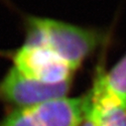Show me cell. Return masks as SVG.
I'll use <instances>...</instances> for the list:
<instances>
[{
	"label": "cell",
	"instance_id": "obj_1",
	"mask_svg": "<svg viewBox=\"0 0 126 126\" xmlns=\"http://www.w3.org/2000/svg\"><path fill=\"white\" fill-rule=\"evenodd\" d=\"M24 44L49 49L76 71L106 41L102 30L63 20L24 15Z\"/></svg>",
	"mask_w": 126,
	"mask_h": 126
},
{
	"label": "cell",
	"instance_id": "obj_2",
	"mask_svg": "<svg viewBox=\"0 0 126 126\" xmlns=\"http://www.w3.org/2000/svg\"><path fill=\"white\" fill-rule=\"evenodd\" d=\"M90 108L88 92L80 97L65 96L17 108L0 121V126H79Z\"/></svg>",
	"mask_w": 126,
	"mask_h": 126
},
{
	"label": "cell",
	"instance_id": "obj_3",
	"mask_svg": "<svg viewBox=\"0 0 126 126\" xmlns=\"http://www.w3.org/2000/svg\"><path fill=\"white\" fill-rule=\"evenodd\" d=\"M13 66L24 77L40 82L58 84L73 80L76 72L67 62L41 46L22 44L6 53Z\"/></svg>",
	"mask_w": 126,
	"mask_h": 126
},
{
	"label": "cell",
	"instance_id": "obj_4",
	"mask_svg": "<svg viewBox=\"0 0 126 126\" xmlns=\"http://www.w3.org/2000/svg\"><path fill=\"white\" fill-rule=\"evenodd\" d=\"M72 81L49 84L28 79L11 67L0 80V100L17 105L18 108L65 97Z\"/></svg>",
	"mask_w": 126,
	"mask_h": 126
},
{
	"label": "cell",
	"instance_id": "obj_5",
	"mask_svg": "<svg viewBox=\"0 0 126 126\" xmlns=\"http://www.w3.org/2000/svg\"><path fill=\"white\" fill-rule=\"evenodd\" d=\"M105 89L126 103V53L108 71H98Z\"/></svg>",
	"mask_w": 126,
	"mask_h": 126
},
{
	"label": "cell",
	"instance_id": "obj_6",
	"mask_svg": "<svg viewBox=\"0 0 126 126\" xmlns=\"http://www.w3.org/2000/svg\"><path fill=\"white\" fill-rule=\"evenodd\" d=\"M81 126H100V119H99V114L97 110L92 106L91 103V108L86 116L85 120L83 121V124Z\"/></svg>",
	"mask_w": 126,
	"mask_h": 126
}]
</instances>
